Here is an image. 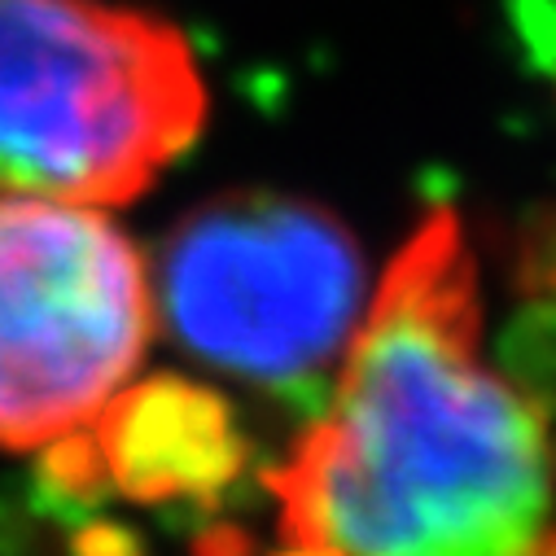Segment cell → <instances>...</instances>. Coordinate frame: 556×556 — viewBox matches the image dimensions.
I'll list each match as a JSON object with an SVG mask.
<instances>
[{"label": "cell", "instance_id": "6da1fadb", "mask_svg": "<svg viewBox=\"0 0 556 556\" xmlns=\"http://www.w3.org/2000/svg\"><path fill=\"white\" fill-rule=\"evenodd\" d=\"M482 364L469 237L430 211L390 258L320 421L267 478L294 543L342 556H556V430Z\"/></svg>", "mask_w": 556, "mask_h": 556}, {"label": "cell", "instance_id": "7a4b0ae2", "mask_svg": "<svg viewBox=\"0 0 556 556\" xmlns=\"http://www.w3.org/2000/svg\"><path fill=\"white\" fill-rule=\"evenodd\" d=\"M206 123L189 40L114 0H0V193L114 206Z\"/></svg>", "mask_w": 556, "mask_h": 556}, {"label": "cell", "instance_id": "3957f363", "mask_svg": "<svg viewBox=\"0 0 556 556\" xmlns=\"http://www.w3.org/2000/svg\"><path fill=\"white\" fill-rule=\"evenodd\" d=\"M368 271L320 202L237 189L193 206L159 254L172 342L254 390L316 394L364 320Z\"/></svg>", "mask_w": 556, "mask_h": 556}, {"label": "cell", "instance_id": "277c9868", "mask_svg": "<svg viewBox=\"0 0 556 556\" xmlns=\"http://www.w3.org/2000/svg\"><path fill=\"white\" fill-rule=\"evenodd\" d=\"M154 329L141 250L101 211L0 198V447H49L131 381Z\"/></svg>", "mask_w": 556, "mask_h": 556}, {"label": "cell", "instance_id": "5b68a950", "mask_svg": "<svg viewBox=\"0 0 556 556\" xmlns=\"http://www.w3.org/2000/svg\"><path fill=\"white\" fill-rule=\"evenodd\" d=\"M101 491L131 504H215L250 465L232 403L180 372L127 381L84 426Z\"/></svg>", "mask_w": 556, "mask_h": 556}, {"label": "cell", "instance_id": "8992f818", "mask_svg": "<svg viewBox=\"0 0 556 556\" xmlns=\"http://www.w3.org/2000/svg\"><path fill=\"white\" fill-rule=\"evenodd\" d=\"M513 290L521 303L556 307V202L534 206L513 241Z\"/></svg>", "mask_w": 556, "mask_h": 556}, {"label": "cell", "instance_id": "52a82bcc", "mask_svg": "<svg viewBox=\"0 0 556 556\" xmlns=\"http://www.w3.org/2000/svg\"><path fill=\"white\" fill-rule=\"evenodd\" d=\"M513 31L530 66L556 84V0H513Z\"/></svg>", "mask_w": 556, "mask_h": 556}, {"label": "cell", "instance_id": "ba28073f", "mask_svg": "<svg viewBox=\"0 0 556 556\" xmlns=\"http://www.w3.org/2000/svg\"><path fill=\"white\" fill-rule=\"evenodd\" d=\"M271 556H342V552H333V547H320V543H286L281 552H271Z\"/></svg>", "mask_w": 556, "mask_h": 556}]
</instances>
